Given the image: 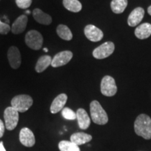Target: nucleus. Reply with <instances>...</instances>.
Instances as JSON below:
<instances>
[{
    "mask_svg": "<svg viewBox=\"0 0 151 151\" xmlns=\"http://www.w3.org/2000/svg\"><path fill=\"white\" fill-rule=\"evenodd\" d=\"M148 13L149 15H150V16H151V6H150L148 7Z\"/></svg>",
    "mask_w": 151,
    "mask_h": 151,
    "instance_id": "nucleus-29",
    "label": "nucleus"
},
{
    "mask_svg": "<svg viewBox=\"0 0 151 151\" xmlns=\"http://www.w3.org/2000/svg\"><path fill=\"white\" fill-rule=\"evenodd\" d=\"M0 151H6L4 148V146L3 141H1V142H0Z\"/></svg>",
    "mask_w": 151,
    "mask_h": 151,
    "instance_id": "nucleus-28",
    "label": "nucleus"
},
{
    "mask_svg": "<svg viewBox=\"0 0 151 151\" xmlns=\"http://www.w3.org/2000/svg\"><path fill=\"white\" fill-rule=\"evenodd\" d=\"M76 118L81 129H87L90 125V118L83 109H78L76 111Z\"/></svg>",
    "mask_w": 151,
    "mask_h": 151,
    "instance_id": "nucleus-15",
    "label": "nucleus"
},
{
    "mask_svg": "<svg viewBox=\"0 0 151 151\" xmlns=\"http://www.w3.org/2000/svg\"><path fill=\"white\" fill-rule=\"evenodd\" d=\"M9 65L13 69H18L21 65V55L20 50L16 46H11L8 50Z\"/></svg>",
    "mask_w": 151,
    "mask_h": 151,
    "instance_id": "nucleus-10",
    "label": "nucleus"
},
{
    "mask_svg": "<svg viewBox=\"0 0 151 151\" xmlns=\"http://www.w3.org/2000/svg\"><path fill=\"white\" fill-rule=\"evenodd\" d=\"M26 45L33 50H37L41 48L43 43V38L41 34L37 30H30L25 35Z\"/></svg>",
    "mask_w": 151,
    "mask_h": 151,
    "instance_id": "nucleus-4",
    "label": "nucleus"
},
{
    "mask_svg": "<svg viewBox=\"0 0 151 151\" xmlns=\"http://www.w3.org/2000/svg\"><path fill=\"white\" fill-rule=\"evenodd\" d=\"M35 20L39 23L49 25L52 22V18L50 15L46 14L39 9H34L32 13Z\"/></svg>",
    "mask_w": 151,
    "mask_h": 151,
    "instance_id": "nucleus-16",
    "label": "nucleus"
},
{
    "mask_svg": "<svg viewBox=\"0 0 151 151\" xmlns=\"http://www.w3.org/2000/svg\"><path fill=\"white\" fill-rule=\"evenodd\" d=\"M32 0H16V3L20 9H26L31 6Z\"/></svg>",
    "mask_w": 151,
    "mask_h": 151,
    "instance_id": "nucleus-25",
    "label": "nucleus"
},
{
    "mask_svg": "<svg viewBox=\"0 0 151 151\" xmlns=\"http://www.w3.org/2000/svg\"><path fill=\"white\" fill-rule=\"evenodd\" d=\"M62 115L65 119L69 120H73L76 119V113H75L73 110H71L69 108H67V107L62 109Z\"/></svg>",
    "mask_w": 151,
    "mask_h": 151,
    "instance_id": "nucleus-24",
    "label": "nucleus"
},
{
    "mask_svg": "<svg viewBox=\"0 0 151 151\" xmlns=\"http://www.w3.org/2000/svg\"><path fill=\"white\" fill-rule=\"evenodd\" d=\"M135 133L144 139H151V118L148 115L141 114L136 119L134 124Z\"/></svg>",
    "mask_w": 151,
    "mask_h": 151,
    "instance_id": "nucleus-1",
    "label": "nucleus"
},
{
    "mask_svg": "<svg viewBox=\"0 0 151 151\" xmlns=\"http://www.w3.org/2000/svg\"><path fill=\"white\" fill-rule=\"evenodd\" d=\"M73 53L69 50H65L58 52L52 59L51 66L52 67H59L67 65L72 59Z\"/></svg>",
    "mask_w": 151,
    "mask_h": 151,
    "instance_id": "nucleus-8",
    "label": "nucleus"
},
{
    "mask_svg": "<svg viewBox=\"0 0 151 151\" xmlns=\"http://www.w3.org/2000/svg\"><path fill=\"white\" fill-rule=\"evenodd\" d=\"M67 95L66 94H60L58 97L55 98L50 106V112L52 113H57L60 112L64 109L67 101Z\"/></svg>",
    "mask_w": 151,
    "mask_h": 151,
    "instance_id": "nucleus-14",
    "label": "nucleus"
},
{
    "mask_svg": "<svg viewBox=\"0 0 151 151\" xmlns=\"http://www.w3.org/2000/svg\"><path fill=\"white\" fill-rule=\"evenodd\" d=\"M90 109L92 120L94 123L100 124V125H104L108 122V115L99 101H96V100L92 101L90 103Z\"/></svg>",
    "mask_w": 151,
    "mask_h": 151,
    "instance_id": "nucleus-2",
    "label": "nucleus"
},
{
    "mask_svg": "<svg viewBox=\"0 0 151 151\" xmlns=\"http://www.w3.org/2000/svg\"><path fill=\"white\" fill-rule=\"evenodd\" d=\"M33 104V99L27 94H20L11 100V107L18 111L24 113L27 111Z\"/></svg>",
    "mask_w": 151,
    "mask_h": 151,
    "instance_id": "nucleus-3",
    "label": "nucleus"
},
{
    "mask_svg": "<svg viewBox=\"0 0 151 151\" xmlns=\"http://www.w3.org/2000/svg\"><path fill=\"white\" fill-rule=\"evenodd\" d=\"M28 22L27 16L26 15H21L15 20L11 26V32L14 35H19L25 30Z\"/></svg>",
    "mask_w": 151,
    "mask_h": 151,
    "instance_id": "nucleus-13",
    "label": "nucleus"
},
{
    "mask_svg": "<svg viewBox=\"0 0 151 151\" xmlns=\"http://www.w3.org/2000/svg\"><path fill=\"white\" fill-rule=\"evenodd\" d=\"M57 33L62 39L70 41L72 39L73 35L70 29L65 24H59L57 27Z\"/></svg>",
    "mask_w": 151,
    "mask_h": 151,
    "instance_id": "nucleus-20",
    "label": "nucleus"
},
{
    "mask_svg": "<svg viewBox=\"0 0 151 151\" xmlns=\"http://www.w3.org/2000/svg\"><path fill=\"white\" fill-rule=\"evenodd\" d=\"M84 33L87 39L92 42H97L101 41L104 37L103 32L93 24L87 25L85 27Z\"/></svg>",
    "mask_w": 151,
    "mask_h": 151,
    "instance_id": "nucleus-9",
    "label": "nucleus"
},
{
    "mask_svg": "<svg viewBox=\"0 0 151 151\" xmlns=\"http://www.w3.org/2000/svg\"><path fill=\"white\" fill-rule=\"evenodd\" d=\"M4 130H5L4 124L2 120L0 119V138L3 137L4 133Z\"/></svg>",
    "mask_w": 151,
    "mask_h": 151,
    "instance_id": "nucleus-27",
    "label": "nucleus"
},
{
    "mask_svg": "<svg viewBox=\"0 0 151 151\" xmlns=\"http://www.w3.org/2000/svg\"><path fill=\"white\" fill-rule=\"evenodd\" d=\"M43 50H44V51L45 52H48V49H47V48H43Z\"/></svg>",
    "mask_w": 151,
    "mask_h": 151,
    "instance_id": "nucleus-30",
    "label": "nucleus"
},
{
    "mask_svg": "<svg viewBox=\"0 0 151 151\" xmlns=\"http://www.w3.org/2000/svg\"><path fill=\"white\" fill-rule=\"evenodd\" d=\"M127 0H112L111 7L115 14H122L127 6Z\"/></svg>",
    "mask_w": 151,
    "mask_h": 151,
    "instance_id": "nucleus-21",
    "label": "nucleus"
},
{
    "mask_svg": "<svg viewBox=\"0 0 151 151\" xmlns=\"http://www.w3.org/2000/svg\"><path fill=\"white\" fill-rule=\"evenodd\" d=\"M116 81L110 76H105L101 82V92L106 97H113L117 92Z\"/></svg>",
    "mask_w": 151,
    "mask_h": 151,
    "instance_id": "nucleus-5",
    "label": "nucleus"
},
{
    "mask_svg": "<svg viewBox=\"0 0 151 151\" xmlns=\"http://www.w3.org/2000/svg\"><path fill=\"white\" fill-rule=\"evenodd\" d=\"M115 50V45L113 42H105L101 46H98L93 50L92 55L98 60H102L108 58L113 53Z\"/></svg>",
    "mask_w": 151,
    "mask_h": 151,
    "instance_id": "nucleus-7",
    "label": "nucleus"
},
{
    "mask_svg": "<svg viewBox=\"0 0 151 151\" xmlns=\"http://www.w3.org/2000/svg\"><path fill=\"white\" fill-rule=\"evenodd\" d=\"M135 36L139 39H145L151 35V24L143 23L136 28L134 31Z\"/></svg>",
    "mask_w": 151,
    "mask_h": 151,
    "instance_id": "nucleus-18",
    "label": "nucleus"
},
{
    "mask_svg": "<svg viewBox=\"0 0 151 151\" xmlns=\"http://www.w3.org/2000/svg\"><path fill=\"white\" fill-rule=\"evenodd\" d=\"M11 27L9 24L4 23V22H1L0 20V34L1 35H6L8 34L11 30Z\"/></svg>",
    "mask_w": 151,
    "mask_h": 151,
    "instance_id": "nucleus-26",
    "label": "nucleus"
},
{
    "mask_svg": "<svg viewBox=\"0 0 151 151\" xmlns=\"http://www.w3.org/2000/svg\"><path fill=\"white\" fill-rule=\"evenodd\" d=\"M19 139L20 143L26 147H32L35 144V135L32 130L27 127H24L20 130Z\"/></svg>",
    "mask_w": 151,
    "mask_h": 151,
    "instance_id": "nucleus-11",
    "label": "nucleus"
},
{
    "mask_svg": "<svg viewBox=\"0 0 151 151\" xmlns=\"http://www.w3.org/2000/svg\"><path fill=\"white\" fill-rule=\"evenodd\" d=\"M70 139L71 142L75 143L77 146H80L91 141L92 137L84 132H76L71 136Z\"/></svg>",
    "mask_w": 151,
    "mask_h": 151,
    "instance_id": "nucleus-17",
    "label": "nucleus"
},
{
    "mask_svg": "<svg viewBox=\"0 0 151 151\" xmlns=\"http://www.w3.org/2000/svg\"><path fill=\"white\" fill-rule=\"evenodd\" d=\"M144 9L141 7H137L132 11L128 17L127 23L130 27L137 26L141 22L144 16Z\"/></svg>",
    "mask_w": 151,
    "mask_h": 151,
    "instance_id": "nucleus-12",
    "label": "nucleus"
},
{
    "mask_svg": "<svg viewBox=\"0 0 151 151\" xmlns=\"http://www.w3.org/2000/svg\"><path fill=\"white\" fill-rule=\"evenodd\" d=\"M60 151H81L78 146L71 141H61L58 144Z\"/></svg>",
    "mask_w": 151,
    "mask_h": 151,
    "instance_id": "nucleus-23",
    "label": "nucleus"
},
{
    "mask_svg": "<svg viewBox=\"0 0 151 151\" xmlns=\"http://www.w3.org/2000/svg\"><path fill=\"white\" fill-rule=\"evenodd\" d=\"M52 58L49 55H43L40 57L37 62L35 70L37 73H41L45 71L49 66L51 65Z\"/></svg>",
    "mask_w": 151,
    "mask_h": 151,
    "instance_id": "nucleus-19",
    "label": "nucleus"
},
{
    "mask_svg": "<svg viewBox=\"0 0 151 151\" xmlns=\"http://www.w3.org/2000/svg\"><path fill=\"white\" fill-rule=\"evenodd\" d=\"M25 14H30V11H25Z\"/></svg>",
    "mask_w": 151,
    "mask_h": 151,
    "instance_id": "nucleus-31",
    "label": "nucleus"
},
{
    "mask_svg": "<svg viewBox=\"0 0 151 151\" xmlns=\"http://www.w3.org/2000/svg\"><path fill=\"white\" fill-rule=\"evenodd\" d=\"M5 127L8 130H13L16 127L19 120L18 112L13 107H7L4 113Z\"/></svg>",
    "mask_w": 151,
    "mask_h": 151,
    "instance_id": "nucleus-6",
    "label": "nucleus"
},
{
    "mask_svg": "<svg viewBox=\"0 0 151 151\" xmlns=\"http://www.w3.org/2000/svg\"><path fill=\"white\" fill-rule=\"evenodd\" d=\"M63 5L68 11L78 13L82 9V4L78 0H63Z\"/></svg>",
    "mask_w": 151,
    "mask_h": 151,
    "instance_id": "nucleus-22",
    "label": "nucleus"
}]
</instances>
